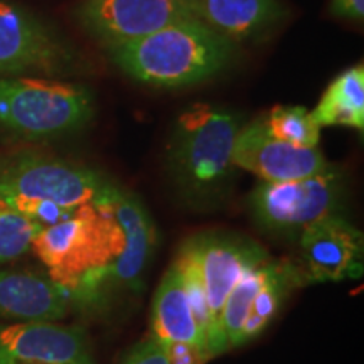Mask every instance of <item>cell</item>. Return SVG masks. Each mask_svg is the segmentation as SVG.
<instances>
[{
    "mask_svg": "<svg viewBox=\"0 0 364 364\" xmlns=\"http://www.w3.org/2000/svg\"><path fill=\"white\" fill-rule=\"evenodd\" d=\"M112 191L68 220L43 228L31 245L49 279L70 295L71 306H95L107 284H113V267L124 252L125 238L113 215Z\"/></svg>",
    "mask_w": 364,
    "mask_h": 364,
    "instance_id": "1",
    "label": "cell"
},
{
    "mask_svg": "<svg viewBox=\"0 0 364 364\" xmlns=\"http://www.w3.org/2000/svg\"><path fill=\"white\" fill-rule=\"evenodd\" d=\"M240 120L196 103L177 117L167 144V169L181 198L194 208L221 203L235 179L233 147Z\"/></svg>",
    "mask_w": 364,
    "mask_h": 364,
    "instance_id": "2",
    "label": "cell"
},
{
    "mask_svg": "<svg viewBox=\"0 0 364 364\" xmlns=\"http://www.w3.org/2000/svg\"><path fill=\"white\" fill-rule=\"evenodd\" d=\"M107 49L112 61L130 78L164 88L213 78L235 56L233 41L196 17L172 22L156 33Z\"/></svg>",
    "mask_w": 364,
    "mask_h": 364,
    "instance_id": "3",
    "label": "cell"
},
{
    "mask_svg": "<svg viewBox=\"0 0 364 364\" xmlns=\"http://www.w3.org/2000/svg\"><path fill=\"white\" fill-rule=\"evenodd\" d=\"M110 181L90 167L38 152L0 157V204L41 228L68 220L110 193Z\"/></svg>",
    "mask_w": 364,
    "mask_h": 364,
    "instance_id": "4",
    "label": "cell"
},
{
    "mask_svg": "<svg viewBox=\"0 0 364 364\" xmlns=\"http://www.w3.org/2000/svg\"><path fill=\"white\" fill-rule=\"evenodd\" d=\"M93 112V95L81 85L0 78V132L16 139H61L83 129Z\"/></svg>",
    "mask_w": 364,
    "mask_h": 364,
    "instance_id": "5",
    "label": "cell"
},
{
    "mask_svg": "<svg viewBox=\"0 0 364 364\" xmlns=\"http://www.w3.org/2000/svg\"><path fill=\"white\" fill-rule=\"evenodd\" d=\"M344 176L332 167L322 174L295 181H263L250 194L253 220L279 236H300L322 218L338 215L343 204Z\"/></svg>",
    "mask_w": 364,
    "mask_h": 364,
    "instance_id": "6",
    "label": "cell"
},
{
    "mask_svg": "<svg viewBox=\"0 0 364 364\" xmlns=\"http://www.w3.org/2000/svg\"><path fill=\"white\" fill-rule=\"evenodd\" d=\"M201 265L204 289L211 314V336L208 341L209 359L228 351L223 311L233 287L248 267L268 260L260 245L241 236L226 233H204L188 240Z\"/></svg>",
    "mask_w": 364,
    "mask_h": 364,
    "instance_id": "7",
    "label": "cell"
},
{
    "mask_svg": "<svg viewBox=\"0 0 364 364\" xmlns=\"http://www.w3.org/2000/svg\"><path fill=\"white\" fill-rule=\"evenodd\" d=\"M71 49L31 12L0 2V73L63 75L73 70Z\"/></svg>",
    "mask_w": 364,
    "mask_h": 364,
    "instance_id": "8",
    "label": "cell"
},
{
    "mask_svg": "<svg viewBox=\"0 0 364 364\" xmlns=\"http://www.w3.org/2000/svg\"><path fill=\"white\" fill-rule=\"evenodd\" d=\"M76 16L93 38L112 48L191 19L193 14L186 0H83Z\"/></svg>",
    "mask_w": 364,
    "mask_h": 364,
    "instance_id": "9",
    "label": "cell"
},
{
    "mask_svg": "<svg viewBox=\"0 0 364 364\" xmlns=\"http://www.w3.org/2000/svg\"><path fill=\"white\" fill-rule=\"evenodd\" d=\"M233 162L267 182L304 179L332 169L317 147H297L273 136L263 118L240 129Z\"/></svg>",
    "mask_w": 364,
    "mask_h": 364,
    "instance_id": "10",
    "label": "cell"
},
{
    "mask_svg": "<svg viewBox=\"0 0 364 364\" xmlns=\"http://www.w3.org/2000/svg\"><path fill=\"white\" fill-rule=\"evenodd\" d=\"M363 233L343 216L322 218L300 233V272L309 282L356 279L363 270Z\"/></svg>",
    "mask_w": 364,
    "mask_h": 364,
    "instance_id": "11",
    "label": "cell"
},
{
    "mask_svg": "<svg viewBox=\"0 0 364 364\" xmlns=\"http://www.w3.org/2000/svg\"><path fill=\"white\" fill-rule=\"evenodd\" d=\"M0 364H93L80 327L51 322L0 326Z\"/></svg>",
    "mask_w": 364,
    "mask_h": 364,
    "instance_id": "12",
    "label": "cell"
},
{
    "mask_svg": "<svg viewBox=\"0 0 364 364\" xmlns=\"http://www.w3.org/2000/svg\"><path fill=\"white\" fill-rule=\"evenodd\" d=\"M110 204L125 238L124 252L113 267V285L140 290L156 248V228L144 204L129 191L115 186Z\"/></svg>",
    "mask_w": 364,
    "mask_h": 364,
    "instance_id": "13",
    "label": "cell"
},
{
    "mask_svg": "<svg viewBox=\"0 0 364 364\" xmlns=\"http://www.w3.org/2000/svg\"><path fill=\"white\" fill-rule=\"evenodd\" d=\"M71 299L48 275L0 270V318L53 322L70 311Z\"/></svg>",
    "mask_w": 364,
    "mask_h": 364,
    "instance_id": "14",
    "label": "cell"
},
{
    "mask_svg": "<svg viewBox=\"0 0 364 364\" xmlns=\"http://www.w3.org/2000/svg\"><path fill=\"white\" fill-rule=\"evenodd\" d=\"M191 14L230 41L265 33L282 17L277 0H186Z\"/></svg>",
    "mask_w": 364,
    "mask_h": 364,
    "instance_id": "15",
    "label": "cell"
},
{
    "mask_svg": "<svg viewBox=\"0 0 364 364\" xmlns=\"http://www.w3.org/2000/svg\"><path fill=\"white\" fill-rule=\"evenodd\" d=\"M152 332L161 343H189L204 349L201 334L191 312L177 268L172 265L162 277L152 306ZM206 351V349H204Z\"/></svg>",
    "mask_w": 364,
    "mask_h": 364,
    "instance_id": "16",
    "label": "cell"
},
{
    "mask_svg": "<svg viewBox=\"0 0 364 364\" xmlns=\"http://www.w3.org/2000/svg\"><path fill=\"white\" fill-rule=\"evenodd\" d=\"M321 127L364 129V68H349L327 86L321 102L311 112Z\"/></svg>",
    "mask_w": 364,
    "mask_h": 364,
    "instance_id": "17",
    "label": "cell"
},
{
    "mask_svg": "<svg viewBox=\"0 0 364 364\" xmlns=\"http://www.w3.org/2000/svg\"><path fill=\"white\" fill-rule=\"evenodd\" d=\"M304 284H306V279H304L299 265H295L294 262H270L265 284L255 295L252 306H250L248 317L240 336V346L258 338L280 311L287 295L292 292L295 287Z\"/></svg>",
    "mask_w": 364,
    "mask_h": 364,
    "instance_id": "18",
    "label": "cell"
},
{
    "mask_svg": "<svg viewBox=\"0 0 364 364\" xmlns=\"http://www.w3.org/2000/svg\"><path fill=\"white\" fill-rule=\"evenodd\" d=\"M268 265H270V258L248 267L240 277L238 284L228 295L225 311H223V329H225L228 349L240 346V336L248 317L250 306H252L255 295L265 284Z\"/></svg>",
    "mask_w": 364,
    "mask_h": 364,
    "instance_id": "19",
    "label": "cell"
},
{
    "mask_svg": "<svg viewBox=\"0 0 364 364\" xmlns=\"http://www.w3.org/2000/svg\"><path fill=\"white\" fill-rule=\"evenodd\" d=\"M174 267L179 272L182 287H184L186 297H188L191 312H193L194 322L198 326L199 334H201L204 349L208 354V341L211 336V314L206 299V289H204L203 272L199 265L198 257H196L193 248L189 247L188 241L182 243V247L177 253Z\"/></svg>",
    "mask_w": 364,
    "mask_h": 364,
    "instance_id": "20",
    "label": "cell"
},
{
    "mask_svg": "<svg viewBox=\"0 0 364 364\" xmlns=\"http://www.w3.org/2000/svg\"><path fill=\"white\" fill-rule=\"evenodd\" d=\"M263 120L268 132L284 142L297 147H317L321 142V127L304 107L277 105Z\"/></svg>",
    "mask_w": 364,
    "mask_h": 364,
    "instance_id": "21",
    "label": "cell"
},
{
    "mask_svg": "<svg viewBox=\"0 0 364 364\" xmlns=\"http://www.w3.org/2000/svg\"><path fill=\"white\" fill-rule=\"evenodd\" d=\"M41 230L36 221L0 204V265L29 252Z\"/></svg>",
    "mask_w": 364,
    "mask_h": 364,
    "instance_id": "22",
    "label": "cell"
},
{
    "mask_svg": "<svg viewBox=\"0 0 364 364\" xmlns=\"http://www.w3.org/2000/svg\"><path fill=\"white\" fill-rule=\"evenodd\" d=\"M122 364H169L166 346L156 338L136 344Z\"/></svg>",
    "mask_w": 364,
    "mask_h": 364,
    "instance_id": "23",
    "label": "cell"
},
{
    "mask_svg": "<svg viewBox=\"0 0 364 364\" xmlns=\"http://www.w3.org/2000/svg\"><path fill=\"white\" fill-rule=\"evenodd\" d=\"M164 346H166L169 364H206V361H209L206 351L198 344L166 343Z\"/></svg>",
    "mask_w": 364,
    "mask_h": 364,
    "instance_id": "24",
    "label": "cell"
},
{
    "mask_svg": "<svg viewBox=\"0 0 364 364\" xmlns=\"http://www.w3.org/2000/svg\"><path fill=\"white\" fill-rule=\"evenodd\" d=\"M331 14L341 19L361 21L364 17V0H332Z\"/></svg>",
    "mask_w": 364,
    "mask_h": 364,
    "instance_id": "25",
    "label": "cell"
}]
</instances>
